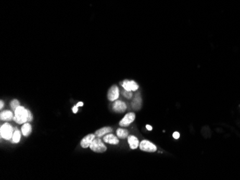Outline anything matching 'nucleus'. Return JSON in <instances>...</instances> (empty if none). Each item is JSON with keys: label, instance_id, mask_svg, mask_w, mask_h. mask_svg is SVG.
I'll return each instance as SVG.
<instances>
[{"label": "nucleus", "instance_id": "16", "mask_svg": "<svg viewBox=\"0 0 240 180\" xmlns=\"http://www.w3.org/2000/svg\"><path fill=\"white\" fill-rule=\"evenodd\" d=\"M117 135L120 139H124L128 136V131L120 128L117 130Z\"/></svg>", "mask_w": 240, "mask_h": 180}, {"label": "nucleus", "instance_id": "14", "mask_svg": "<svg viewBox=\"0 0 240 180\" xmlns=\"http://www.w3.org/2000/svg\"><path fill=\"white\" fill-rule=\"evenodd\" d=\"M141 103H142V99L139 94H136L135 99H134L133 102H132V107L134 109L139 110L141 108Z\"/></svg>", "mask_w": 240, "mask_h": 180}, {"label": "nucleus", "instance_id": "17", "mask_svg": "<svg viewBox=\"0 0 240 180\" xmlns=\"http://www.w3.org/2000/svg\"><path fill=\"white\" fill-rule=\"evenodd\" d=\"M20 138H21V133L20 132V131L18 130L16 128L15 131H14V134H13L12 136V142L14 143H18L19 141H20Z\"/></svg>", "mask_w": 240, "mask_h": 180}, {"label": "nucleus", "instance_id": "23", "mask_svg": "<svg viewBox=\"0 0 240 180\" xmlns=\"http://www.w3.org/2000/svg\"><path fill=\"white\" fill-rule=\"evenodd\" d=\"M84 106V103H83V102H79V103H77L76 106L79 107V106Z\"/></svg>", "mask_w": 240, "mask_h": 180}, {"label": "nucleus", "instance_id": "18", "mask_svg": "<svg viewBox=\"0 0 240 180\" xmlns=\"http://www.w3.org/2000/svg\"><path fill=\"white\" fill-rule=\"evenodd\" d=\"M10 106H11V108H12V110H14V111H15L17 108L20 106V102H19L18 100L14 99V100H13L12 102H11Z\"/></svg>", "mask_w": 240, "mask_h": 180}, {"label": "nucleus", "instance_id": "22", "mask_svg": "<svg viewBox=\"0 0 240 180\" xmlns=\"http://www.w3.org/2000/svg\"><path fill=\"white\" fill-rule=\"evenodd\" d=\"M72 111H73V112L74 113H76L77 112H78V107H77L76 106H73V107L72 108Z\"/></svg>", "mask_w": 240, "mask_h": 180}, {"label": "nucleus", "instance_id": "12", "mask_svg": "<svg viewBox=\"0 0 240 180\" xmlns=\"http://www.w3.org/2000/svg\"><path fill=\"white\" fill-rule=\"evenodd\" d=\"M112 131V128L110 127H104V128H100V129L97 130L95 132V136L96 137H101V136L108 134L109 133H111Z\"/></svg>", "mask_w": 240, "mask_h": 180}, {"label": "nucleus", "instance_id": "10", "mask_svg": "<svg viewBox=\"0 0 240 180\" xmlns=\"http://www.w3.org/2000/svg\"><path fill=\"white\" fill-rule=\"evenodd\" d=\"M103 140L104 141L106 142V143L110 144H113V145L118 144L119 142H120L118 138L116 137V136L111 134H107V135L103 138Z\"/></svg>", "mask_w": 240, "mask_h": 180}, {"label": "nucleus", "instance_id": "2", "mask_svg": "<svg viewBox=\"0 0 240 180\" xmlns=\"http://www.w3.org/2000/svg\"><path fill=\"white\" fill-rule=\"evenodd\" d=\"M13 134H14V131H13L12 126L8 123H5V124H3L1 126L0 135H1V137L2 139L5 140L12 139Z\"/></svg>", "mask_w": 240, "mask_h": 180}, {"label": "nucleus", "instance_id": "9", "mask_svg": "<svg viewBox=\"0 0 240 180\" xmlns=\"http://www.w3.org/2000/svg\"><path fill=\"white\" fill-rule=\"evenodd\" d=\"M95 138H96L95 134H88V135L85 136L84 139L81 140V146L83 148H84V149L88 148V147H90L91 144V142L93 141V140L95 139Z\"/></svg>", "mask_w": 240, "mask_h": 180}, {"label": "nucleus", "instance_id": "20", "mask_svg": "<svg viewBox=\"0 0 240 180\" xmlns=\"http://www.w3.org/2000/svg\"><path fill=\"white\" fill-rule=\"evenodd\" d=\"M33 115H32V113L30 111L28 110V117H27V121L28 122H30V121H32L33 120Z\"/></svg>", "mask_w": 240, "mask_h": 180}, {"label": "nucleus", "instance_id": "15", "mask_svg": "<svg viewBox=\"0 0 240 180\" xmlns=\"http://www.w3.org/2000/svg\"><path fill=\"white\" fill-rule=\"evenodd\" d=\"M21 131H22V135L24 136H28L32 132L31 125H30V124H27V123H26V124H24L23 126H22Z\"/></svg>", "mask_w": 240, "mask_h": 180}, {"label": "nucleus", "instance_id": "8", "mask_svg": "<svg viewBox=\"0 0 240 180\" xmlns=\"http://www.w3.org/2000/svg\"><path fill=\"white\" fill-rule=\"evenodd\" d=\"M112 109L117 113H124L126 109V105L122 100H116L112 105Z\"/></svg>", "mask_w": 240, "mask_h": 180}, {"label": "nucleus", "instance_id": "7", "mask_svg": "<svg viewBox=\"0 0 240 180\" xmlns=\"http://www.w3.org/2000/svg\"><path fill=\"white\" fill-rule=\"evenodd\" d=\"M120 96V90L118 87L117 86H113L109 89L108 93H107V98L110 101H114L117 100V98Z\"/></svg>", "mask_w": 240, "mask_h": 180}, {"label": "nucleus", "instance_id": "6", "mask_svg": "<svg viewBox=\"0 0 240 180\" xmlns=\"http://www.w3.org/2000/svg\"><path fill=\"white\" fill-rule=\"evenodd\" d=\"M135 118V114L134 113H129L124 115L123 118L120 122V126L126 127L128 126L130 124H132Z\"/></svg>", "mask_w": 240, "mask_h": 180}, {"label": "nucleus", "instance_id": "25", "mask_svg": "<svg viewBox=\"0 0 240 180\" xmlns=\"http://www.w3.org/2000/svg\"><path fill=\"white\" fill-rule=\"evenodd\" d=\"M3 106H4V103H3V101L2 100H1V101H0V109H2L3 108Z\"/></svg>", "mask_w": 240, "mask_h": 180}, {"label": "nucleus", "instance_id": "3", "mask_svg": "<svg viewBox=\"0 0 240 180\" xmlns=\"http://www.w3.org/2000/svg\"><path fill=\"white\" fill-rule=\"evenodd\" d=\"M91 150H92L96 153H103L107 151V147L104 144L101 139L99 137H96L93 140L90 145Z\"/></svg>", "mask_w": 240, "mask_h": 180}, {"label": "nucleus", "instance_id": "21", "mask_svg": "<svg viewBox=\"0 0 240 180\" xmlns=\"http://www.w3.org/2000/svg\"><path fill=\"white\" fill-rule=\"evenodd\" d=\"M173 138H174V139H179V137H180V134L178 133V132H174V133H173Z\"/></svg>", "mask_w": 240, "mask_h": 180}, {"label": "nucleus", "instance_id": "13", "mask_svg": "<svg viewBox=\"0 0 240 180\" xmlns=\"http://www.w3.org/2000/svg\"><path fill=\"white\" fill-rule=\"evenodd\" d=\"M13 118H14V115L12 111H2L0 114V118L2 121H11Z\"/></svg>", "mask_w": 240, "mask_h": 180}, {"label": "nucleus", "instance_id": "24", "mask_svg": "<svg viewBox=\"0 0 240 180\" xmlns=\"http://www.w3.org/2000/svg\"><path fill=\"white\" fill-rule=\"evenodd\" d=\"M146 128H147V129L149 130V131H152V127L151 126H150V125H147Z\"/></svg>", "mask_w": 240, "mask_h": 180}, {"label": "nucleus", "instance_id": "1", "mask_svg": "<svg viewBox=\"0 0 240 180\" xmlns=\"http://www.w3.org/2000/svg\"><path fill=\"white\" fill-rule=\"evenodd\" d=\"M28 109H25L23 106H19L14 111L13 120L19 124H24L27 121Z\"/></svg>", "mask_w": 240, "mask_h": 180}, {"label": "nucleus", "instance_id": "4", "mask_svg": "<svg viewBox=\"0 0 240 180\" xmlns=\"http://www.w3.org/2000/svg\"><path fill=\"white\" fill-rule=\"evenodd\" d=\"M139 148L142 151H147V152H155L157 151L156 146L147 140L142 141L141 143L139 144Z\"/></svg>", "mask_w": 240, "mask_h": 180}, {"label": "nucleus", "instance_id": "5", "mask_svg": "<svg viewBox=\"0 0 240 180\" xmlns=\"http://www.w3.org/2000/svg\"><path fill=\"white\" fill-rule=\"evenodd\" d=\"M122 86L124 90L128 91H136L139 88V86L134 81H124L122 83Z\"/></svg>", "mask_w": 240, "mask_h": 180}, {"label": "nucleus", "instance_id": "11", "mask_svg": "<svg viewBox=\"0 0 240 180\" xmlns=\"http://www.w3.org/2000/svg\"><path fill=\"white\" fill-rule=\"evenodd\" d=\"M128 143L131 149H135L139 146L138 139L135 136H130L128 137Z\"/></svg>", "mask_w": 240, "mask_h": 180}, {"label": "nucleus", "instance_id": "19", "mask_svg": "<svg viewBox=\"0 0 240 180\" xmlns=\"http://www.w3.org/2000/svg\"><path fill=\"white\" fill-rule=\"evenodd\" d=\"M131 92L132 91H128V90H124V91L122 92V94H123V96H124V97L128 98V99H130V98H132V93Z\"/></svg>", "mask_w": 240, "mask_h": 180}]
</instances>
